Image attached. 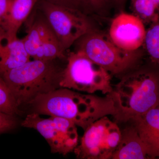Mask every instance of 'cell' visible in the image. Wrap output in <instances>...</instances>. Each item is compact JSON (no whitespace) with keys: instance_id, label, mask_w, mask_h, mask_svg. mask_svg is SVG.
<instances>
[{"instance_id":"cell-19","label":"cell","mask_w":159,"mask_h":159,"mask_svg":"<svg viewBox=\"0 0 159 159\" xmlns=\"http://www.w3.org/2000/svg\"><path fill=\"white\" fill-rule=\"evenodd\" d=\"M133 120L139 121L151 129L159 132V104L143 116Z\"/></svg>"},{"instance_id":"cell-1","label":"cell","mask_w":159,"mask_h":159,"mask_svg":"<svg viewBox=\"0 0 159 159\" xmlns=\"http://www.w3.org/2000/svg\"><path fill=\"white\" fill-rule=\"evenodd\" d=\"M28 104L32 112L69 119L84 130L99 118L117 113L111 94L100 97L64 88L39 95Z\"/></svg>"},{"instance_id":"cell-15","label":"cell","mask_w":159,"mask_h":159,"mask_svg":"<svg viewBox=\"0 0 159 159\" xmlns=\"http://www.w3.org/2000/svg\"><path fill=\"white\" fill-rule=\"evenodd\" d=\"M136 128L148 149L149 159L159 157V132L141 124Z\"/></svg>"},{"instance_id":"cell-17","label":"cell","mask_w":159,"mask_h":159,"mask_svg":"<svg viewBox=\"0 0 159 159\" xmlns=\"http://www.w3.org/2000/svg\"><path fill=\"white\" fill-rule=\"evenodd\" d=\"M19 108L11 91L0 76V111L16 116L19 114Z\"/></svg>"},{"instance_id":"cell-8","label":"cell","mask_w":159,"mask_h":159,"mask_svg":"<svg viewBox=\"0 0 159 159\" xmlns=\"http://www.w3.org/2000/svg\"><path fill=\"white\" fill-rule=\"evenodd\" d=\"M21 125L38 131L48 142L51 152L66 155L79 144L77 125L69 119L51 116L48 119L34 112L27 115Z\"/></svg>"},{"instance_id":"cell-10","label":"cell","mask_w":159,"mask_h":159,"mask_svg":"<svg viewBox=\"0 0 159 159\" xmlns=\"http://www.w3.org/2000/svg\"><path fill=\"white\" fill-rule=\"evenodd\" d=\"M6 36L5 31L0 27V76L31 60L22 39L16 37L9 39Z\"/></svg>"},{"instance_id":"cell-16","label":"cell","mask_w":159,"mask_h":159,"mask_svg":"<svg viewBox=\"0 0 159 159\" xmlns=\"http://www.w3.org/2000/svg\"><path fill=\"white\" fill-rule=\"evenodd\" d=\"M22 40L27 53L31 58L35 59L44 41L35 22L29 27L27 35Z\"/></svg>"},{"instance_id":"cell-9","label":"cell","mask_w":159,"mask_h":159,"mask_svg":"<svg viewBox=\"0 0 159 159\" xmlns=\"http://www.w3.org/2000/svg\"><path fill=\"white\" fill-rule=\"evenodd\" d=\"M145 32V25L139 17L122 11L112 20L108 35L120 48L133 51L142 48Z\"/></svg>"},{"instance_id":"cell-11","label":"cell","mask_w":159,"mask_h":159,"mask_svg":"<svg viewBox=\"0 0 159 159\" xmlns=\"http://www.w3.org/2000/svg\"><path fill=\"white\" fill-rule=\"evenodd\" d=\"M111 159H149L147 147L134 125L122 131L120 143Z\"/></svg>"},{"instance_id":"cell-14","label":"cell","mask_w":159,"mask_h":159,"mask_svg":"<svg viewBox=\"0 0 159 159\" xmlns=\"http://www.w3.org/2000/svg\"><path fill=\"white\" fill-rule=\"evenodd\" d=\"M149 25L142 48L148 62L159 67V18Z\"/></svg>"},{"instance_id":"cell-4","label":"cell","mask_w":159,"mask_h":159,"mask_svg":"<svg viewBox=\"0 0 159 159\" xmlns=\"http://www.w3.org/2000/svg\"><path fill=\"white\" fill-rule=\"evenodd\" d=\"M74 44L75 51L82 52L111 75L122 76L137 68L145 56L142 48L135 51H125L116 45L108 34L96 29L83 35Z\"/></svg>"},{"instance_id":"cell-13","label":"cell","mask_w":159,"mask_h":159,"mask_svg":"<svg viewBox=\"0 0 159 159\" xmlns=\"http://www.w3.org/2000/svg\"><path fill=\"white\" fill-rule=\"evenodd\" d=\"M130 9L145 25H149L159 18V0H130Z\"/></svg>"},{"instance_id":"cell-2","label":"cell","mask_w":159,"mask_h":159,"mask_svg":"<svg viewBox=\"0 0 159 159\" xmlns=\"http://www.w3.org/2000/svg\"><path fill=\"white\" fill-rule=\"evenodd\" d=\"M117 119L131 121L159 104V67L149 62L123 75L111 94Z\"/></svg>"},{"instance_id":"cell-20","label":"cell","mask_w":159,"mask_h":159,"mask_svg":"<svg viewBox=\"0 0 159 159\" xmlns=\"http://www.w3.org/2000/svg\"><path fill=\"white\" fill-rule=\"evenodd\" d=\"M17 125V121L15 116L0 111V134L14 129Z\"/></svg>"},{"instance_id":"cell-21","label":"cell","mask_w":159,"mask_h":159,"mask_svg":"<svg viewBox=\"0 0 159 159\" xmlns=\"http://www.w3.org/2000/svg\"><path fill=\"white\" fill-rule=\"evenodd\" d=\"M92 12L101 14L109 7L107 0H88Z\"/></svg>"},{"instance_id":"cell-7","label":"cell","mask_w":159,"mask_h":159,"mask_svg":"<svg viewBox=\"0 0 159 159\" xmlns=\"http://www.w3.org/2000/svg\"><path fill=\"white\" fill-rule=\"evenodd\" d=\"M84 130L80 143L74 151L77 157L111 159L122 136V131L117 123L105 116L97 119Z\"/></svg>"},{"instance_id":"cell-22","label":"cell","mask_w":159,"mask_h":159,"mask_svg":"<svg viewBox=\"0 0 159 159\" xmlns=\"http://www.w3.org/2000/svg\"><path fill=\"white\" fill-rule=\"evenodd\" d=\"M11 0H0V27L2 26L9 12Z\"/></svg>"},{"instance_id":"cell-6","label":"cell","mask_w":159,"mask_h":159,"mask_svg":"<svg viewBox=\"0 0 159 159\" xmlns=\"http://www.w3.org/2000/svg\"><path fill=\"white\" fill-rule=\"evenodd\" d=\"M39 8L64 52L90 31L96 29L81 11L39 0Z\"/></svg>"},{"instance_id":"cell-5","label":"cell","mask_w":159,"mask_h":159,"mask_svg":"<svg viewBox=\"0 0 159 159\" xmlns=\"http://www.w3.org/2000/svg\"><path fill=\"white\" fill-rule=\"evenodd\" d=\"M66 61V65L63 70L60 82V88L88 94L99 92L107 95L112 93L111 74L82 52H70Z\"/></svg>"},{"instance_id":"cell-12","label":"cell","mask_w":159,"mask_h":159,"mask_svg":"<svg viewBox=\"0 0 159 159\" xmlns=\"http://www.w3.org/2000/svg\"><path fill=\"white\" fill-rule=\"evenodd\" d=\"M39 0H11L8 14L2 28L7 39L17 37L20 27Z\"/></svg>"},{"instance_id":"cell-3","label":"cell","mask_w":159,"mask_h":159,"mask_svg":"<svg viewBox=\"0 0 159 159\" xmlns=\"http://www.w3.org/2000/svg\"><path fill=\"white\" fill-rule=\"evenodd\" d=\"M30 60L1 76L13 95L18 107L34 98L60 88L63 70L56 61Z\"/></svg>"},{"instance_id":"cell-23","label":"cell","mask_w":159,"mask_h":159,"mask_svg":"<svg viewBox=\"0 0 159 159\" xmlns=\"http://www.w3.org/2000/svg\"><path fill=\"white\" fill-rule=\"evenodd\" d=\"M109 6H111L116 10L120 11H124L127 0H107Z\"/></svg>"},{"instance_id":"cell-18","label":"cell","mask_w":159,"mask_h":159,"mask_svg":"<svg viewBox=\"0 0 159 159\" xmlns=\"http://www.w3.org/2000/svg\"><path fill=\"white\" fill-rule=\"evenodd\" d=\"M57 6L74 9L88 14L92 12L88 0H43Z\"/></svg>"}]
</instances>
